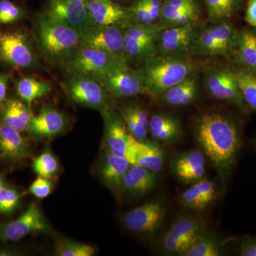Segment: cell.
<instances>
[{
	"mask_svg": "<svg viewBox=\"0 0 256 256\" xmlns=\"http://www.w3.org/2000/svg\"><path fill=\"white\" fill-rule=\"evenodd\" d=\"M15 90L21 100L30 104L48 95L52 92V85L50 82L33 77H24L16 82Z\"/></svg>",
	"mask_w": 256,
	"mask_h": 256,
	"instance_id": "cell-29",
	"label": "cell"
},
{
	"mask_svg": "<svg viewBox=\"0 0 256 256\" xmlns=\"http://www.w3.org/2000/svg\"><path fill=\"white\" fill-rule=\"evenodd\" d=\"M166 214L164 202L154 200L129 210L122 218L126 228L140 234H151L161 226Z\"/></svg>",
	"mask_w": 256,
	"mask_h": 256,
	"instance_id": "cell-11",
	"label": "cell"
},
{
	"mask_svg": "<svg viewBox=\"0 0 256 256\" xmlns=\"http://www.w3.org/2000/svg\"><path fill=\"white\" fill-rule=\"evenodd\" d=\"M236 47L239 58L244 65L256 72V33L242 32L238 36Z\"/></svg>",
	"mask_w": 256,
	"mask_h": 256,
	"instance_id": "cell-33",
	"label": "cell"
},
{
	"mask_svg": "<svg viewBox=\"0 0 256 256\" xmlns=\"http://www.w3.org/2000/svg\"><path fill=\"white\" fill-rule=\"evenodd\" d=\"M163 4L176 9H200L198 0H164Z\"/></svg>",
	"mask_w": 256,
	"mask_h": 256,
	"instance_id": "cell-42",
	"label": "cell"
},
{
	"mask_svg": "<svg viewBox=\"0 0 256 256\" xmlns=\"http://www.w3.org/2000/svg\"><path fill=\"white\" fill-rule=\"evenodd\" d=\"M32 116L26 102L21 99L10 98L2 102V122L20 132L28 130Z\"/></svg>",
	"mask_w": 256,
	"mask_h": 256,
	"instance_id": "cell-26",
	"label": "cell"
},
{
	"mask_svg": "<svg viewBox=\"0 0 256 256\" xmlns=\"http://www.w3.org/2000/svg\"><path fill=\"white\" fill-rule=\"evenodd\" d=\"M22 6L14 4L10 0L0 1V24H9L22 20L26 15Z\"/></svg>",
	"mask_w": 256,
	"mask_h": 256,
	"instance_id": "cell-38",
	"label": "cell"
},
{
	"mask_svg": "<svg viewBox=\"0 0 256 256\" xmlns=\"http://www.w3.org/2000/svg\"><path fill=\"white\" fill-rule=\"evenodd\" d=\"M130 166L126 158L112 154L106 148L100 166L102 182L114 193L124 192V178Z\"/></svg>",
	"mask_w": 256,
	"mask_h": 256,
	"instance_id": "cell-21",
	"label": "cell"
},
{
	"mask_svg": "<svg viewBox=\"0 0 256 256\" xmlns=\"http://www.w3.org/2000/svg\"><path fill=\"white\" fill-rule=\"evenodd\" d=\"M89 14L96 25L126 28L132 24L130 9L112 0H86Z\"/></svg>",
	"mask_w": 256,
	"mask_h": 256,
	"instance_id": "cell-16",
	"label": "cell"
},
{
	"mask_svg": "<svg viewBox=\"0 0 256 256\" xmlns=\"http://www.w3.org/2000/svg\"><path fill=\"white\" fill-rule=\"evenodd\" d=\"M166 28L161 24L132 23L124 31V56L128 64H142L159 54L158 40L160 32Z\"/></svg>",
	"mask_w": 256,
	"mask_h": 256,
	"instance_id": "cell-5",
	"label": "cell"
},
{
	"mask_svg": "<svg viewBox=\"0 0 256 256\" xmlns=\"http://www.w3.org/2000/svg\"><path fill=\"white\" fill-rule=\"evenodd\" d=\"M233 72L244 101L256 110V72L246 70Z\"/></svg>",
	"mask_w": 256,
	"mask_h": 256,
	"instance_id": "cell-35",
	"label": "cell"
},
{
	"mask_svg": "<svg viewBox=\"0 0 256 256\" xmlns=\"http://www.w3.org/2000/svg\"><path fill=\"white\" fill-rule=\"evenodd\" d=\"M54 183L50 178L38 176L32 184L28 192L37 198H44L50 196L53 190Z\"/></svg>",
	"mask_w": 256,
	"mask_h": 256,
	"instance_id": "cell-41",
	"label": "cell"
},
{
	"mask_svg": "<svg viewBox=\"0 0 256 256\" xmlns=\"http://www.w3.org/2000/svg\"><path fill=\"white\" fill-rule=\"evenodd\" d=\"M4 181H3V178L0 176V191L2 190L3 188H4Z\"/></svg>",
	"mask_w": 256,
	"mask_h": 256,
	"instance_id": "cell-47",
	"label": "cell"
},
{
	"mask_svg": "<svg viewBox=\"0 0 256 256\" xmlns=\"http://www.w3.org/2000/svg\"><path fill=\"white\" fill-rule=\"evenodd\" d=\"M33 42L22 30H0V62L16 68H37L40 62Z\"/></svg>",
	"mask_w": 256,
	"mask_h": 256,
	"instance_id": "cell-6",
	"label": "cell"
},
{
	"mask_svg": "<svg viewBox=\"0 0 256 256\" xmlns=\"http://www.w3.org/2000/svg\"><path fill=\"white\" fill-rule=\"evenodd\" d=\"M156 173L146 168L130 165L124 178V192L130 196H142L156 186Z\"/></svg>",
	"mask_w": 256,
	"mask_h": 256,
	"instance_id": "cell-25",
	"label": "cell"
},
{
	"mask_svg": "<svg viewBox=\"0 0 256 256\" xmlns=\"http://www.w3.org/2000/svg\"><path fill=\"white\" fill-rule=\"evenodd\" d=\"M148 130L154 140L172 143L181 137L182 129L180 120L174 114L158 112L150 118Z\"/></svg>",
	"mask_w": 256,
	"mask_h": 256,
	"instance_id": "cell-24",
	"label": "cell"
},
{
	"mask_svg": "<svg viewBox=\"0 0 256 256\" xmlns=\"http://www.w3.org/2000/svg\"><path fill=\"white\" fill-rule=\"evenodd\" d=\"M124 31L120 26L96 24L82 35L80 46L124 56Z\"/></svg>",
	"mask_w": 256,
	"mask_h": 256,
	"instance_id": "cell-18",
	"label": "cell"
},
{
	"mask_svg": "<svg viewBox=\"0 0 256 256\" xmlns=\"http://www.w3.org/2000/svg\"><path fill=\"white\" fill-rule=\"evenodd\" d=\"M55 252L58 256H92L96 254V249L84 242L62 239L57 242Z\"/></svg>",
	"mask_w": 256,
	"mask_h": 256,
	"instance_id": "cell-37",
	"label": "cell"
},
{
	"mask_svg": "<svg viewBox=\"0 0 256 256\" xmlns=\"http://www.w3.org/2000/svg\"><path fill=\"white\" fill-rule=\"evenodd\" d=\"M200 9L180 10L163 4L159 21L166 28L195 23L198 18Z\"/></svg>",
	"mask_w": 256,
	"mask_h": 256,
	"instance_id": "cell-31",
	"label": "cell"
},
{
	"mask_svg": "<svg viewBox=\"0 0 256 256\" xmlns=\"http://www.w3.org/2000/svg\"><path fill=\"white\" fill-rule=\"evenodd\" d=\"M112 97L129 98L146 94L140 70L130 68L95 76Z\"/></svg>",
	"mask_w": 256,
	"mask_h": 256,
	"instance_id": "cell-14",
	"label": "cell"
},
{
	"mask_svg": "<svg viewBox=\"0 0 256 256\" xmlns=\"http://www.w3.org/2000/svg\"><path fill=\"white\" fill-rule=\"evenodd\" d=\"M64 89L68 100L77 105L104 112L112 97L95 76L85 74L66 75Z\"/></svg>",
	"mask_w": 256,
	"mask_h": 256,
	"instance_id": "cell-7",
	"label": "cell"
},
{
	"mask_svg": "<svg viewBox=\"0 0 256 256\" xmlns=\"http://www.w3.org/2000/svg\"><path fill=\"white\" fill-rule=\"evenodd\" d=\"M207 92L216 100L244 107L245 101L239 89L234 72L228 69H208L204 76Z\"/></svg>",
	"mask_w": 256,
	"mask_h": 256,
	"instance_id": "cell-12",
	"label": "cell"
},
{
	"mask_svg": "<svg viewBox=\"0 0 256 256\" xmlns=\"http://www.w3.org/2000/svg\"><path fill=\"white\" fill-rule=\"evenodd\" d=\"M21 195L14 188L4 186L0 191V213L10 214L12 213L20 203Z\"/></svg>",
	"mask_w": 256,
	"mask_h": 256,
	"instance_id": "cell-40",
	"label": "cell"
},
{
	"mask_svg": "<svg viewBox=\"0 0 256 256\" xmlns=\"http://www.w3.org/2000/svg\"><path fill=\"white\" fill-rule=\"evenodd\" d=\"M194 62L186 55L158 54L142 64L146 95L159 98L162 94L194 74Z\"/></svg>",
	"mask_w": 256,
	"mask_h": 256,
	"instance_id": "cell-3",
	"label": "cell"
},
{
	"mask_svg": "<svg viewBox=\"0 0 256 256\" xmlns=\"http://www.w3.org/2000/svg\"><path fill=\"white\" fill-rule=\"evenodd\" d=\"M222 246L216 236L204 230L194 239L182 256H220Z\"/></svg>",
	"mask_w": 256,
	"mask_h": 256,
	"instance_id": "cell-30",
	"label": "cell"
},
{
	"mask_svg": "<svg viewBox=\"0 0 256 256\" xmlns=\"http://www.w3.org/2000/svg\"><path fill=\"white\" fill-rule=\"evenodd\" d=\"M130 9L132 23L146 25L158 23L144 0H136Z\"/></svg>",
	"mask_w": 256,
	"mask_h": 256,
	"instance_id": "cell-39",
	"label": "cell"
},
{
	"mask_svg": "<svg viewBox=\"0 0 256 256\" xmlns=\"http://www.w3.org/2000/svg\"><path fill=\"white\" fill-rule=\"evenodd\" d=\"M62 68L66 76L78 74L100 76L126 70L130 66L124 55L80 46Z\"/></svg>",
	"mask_w": 256,
	"mask_h": 256,
	"instance_id": "cell-4",
	"label": "cell"
},
{
	"mask_svg": "<svg viewBox=\"0 0 256 256\" xmlns=\"http://www.w3.org/2000/svg\"><path fill=\"white\" fill-rule=\"evenodd\" d=\"M32 169L38 176L52 178L60 170L58 160L50 151H44L34 160Z\"/></svg>",
	"mask_w": 256,
	"mask_h": 256,
	"instance_id": "cell-36",
	"label": "cell"
},
{
	"mask_svg": "<svg viewBox=\"0 0 256 256\" xmlns=\"http://www.w3.org/2000/svg\"><path fill=\"white\" fill-rule=\"evenodd\" d=\"M240 0H205L208 18L213 22L227 21L235 14Z\"/></svg>",
	"mask_w": 256,
	"mask_h": 256,
	"instance_id": "cell-34",
	"label": "cell"
},
{
	"mask_svg": "<svg viewBox=\"0 0 256 256\" xmlns=\"http://www.w3.org/2000/svg\"><path fill=\"white\" fill-rule=\"evenodd\" d=\"M240 256H256V239H250L242 242Z\"/></svg>",
	"mask_w": 256,
	"mask_h": 256,
	"instance_id": "cell-44",
	"label": "cell"
},
{
	"mask_svg": "<svg viewBox=\"0 0 256 256\" xmlns=\"http://www.w3.org/2000/svg\"><path fill=\"white\" fill-rule=\"evenodd\" d=\"M203 230L200 220L184 216L175 220L168 233L175 238L188 242L191 246L192 242Z\"/></svg>",
	"mask_w": 256,
	"mask_h": 256,
	"instance_id": "cell-32",
	"label": "cell"
},
{
	"mask_svg": "<svg viewBox=\"0 0 256 256\" xmlns=\"http://www.w3.org/2000/svg\"><path fill=\"white\" fill-rule=\"evenodd\" d=\"M32 38L44 60L63 68L80 46L82 35L42 12L35 18Z\"/></svg>",
	"mask_w": 256,
	"mask_h": 256,
	"instance_id": "cell-2",
	"label": "cell"
},
{
	"mask_svg": "<svg viewBox=\"0 0 256 256\" xmlns=\"http://www.w3.org/2000/svg\"><path fill=\"white\" fill-rule=\"evenodd\" d=\"M238 36L232 24L220 22L197 33L188 54L194 56L228 54L236 47Z\"/></svg>",
	"mask_w": 256,
	"mask_h": 256,
	"instance_id": "cell-8",
	"label": "cell"
},
{
	"mask_svg": "<svg viewBox=\"0 0 256 256\" xmlns=\"http://www.w3.org/2000/svg\"><path fill=\"white\" fill-rule=\"evenodd\" d=\"M198 96V78L194 74L188 76L174 86L170 88L160 96L166 105L180 107L190 105Z\"/></svg>",
	"mask_w": 256,
	"mask_h": 256,
	"instance_id": "cell-28",
	"label": "cell"
},
{
	"mask_svg": "<svg viewBox=\"0 0 256 256\" xmlns=\"http://www.w3.org/2000/svg\"><path fill=\"white\" fill-rule=\"evenodd\" d=\"M126 158L130 165L146 168L158 173L164 166V150L156 140H137L130 134Z\"/></svg>",
	"mask_w": 256,
	"mask_h": 256,
	"instance_id": "cell-13",
	"label": "cell"
},
{
	"mask_svg": "<svg viewBox=\"0 0 256 256\" xmlns=\"http://www.w3.org/2000/svg\"><path fill=\"white\" fill-rule=\"evenodd\" d=\"M68 119L55 106L46 105L32 116L28 130L36 139L52 138L62 134L68 126Z\"/></svg>",
	"mask_w": 256,
	"mask_h": 256,
	"instance_id": "cell-17",
	"label": "cell"
},
{
	"mask_svg": "<svg viewBox=\"0 0 256 256\" xmlns=\"http://www.w3.org/2000/svg\"><path fill=\"white\" fill-rule=\"evenodd\" d=\"M245 20L250 26L256 28V0L248 2Z\"/></svg>",
	"mask_w": 256,
	"mask_h": 256,
	"instance_id": "cell-43",
	"label": "cell"
},
{
	"mask_svg": "<svg viewBox=\"0 0 256 256\" xmlns=\"http://www.w3.org/2000/svg\"><path fill=\"white\" fill-rule=\"evenodd\" d=\"M10 80L9 74H0V102H3L6 99Z\"/></svg>",
	"mask_w": 256,
	"mask_h": 256,
	"instance_id": "cell-46",
	"label": "cell"
},
{
	"mask_svg": "<svg viewBox=\"0 0 256 256\" xmlns=\"http://www.w3.org/2000/svg\"><path fill=\"white\" fill-rule=\"evenodd\" d=\"M217 198V190L213 182L202 178L180 195V202L188 210L204 212L210 208Z\"/></svg>",
	"mask_w": 256,
	"mask_h": 256,
	"instance_id": "cell-22",
	"label": "cell"
},
{
	"mask_svg": "<svg viewBox=\"0 0 256 256\" xmlns=\"http://www.w3.org/2000/svg\"><path fill=\"white\" fill-rule=\"evenodd\" d=\"M15 128L0 122V154L4 159L20 161L30 156V144Z\"/></svg>",
	"mask_w": 256,
	"mask_h": 256,
	"instance_id": "cell-23",
	"label": "cell"
},
{
	"mask_svg": "<svg viewBox=\"0 0 256 256\" xmlns=\"http://www.w3.org/2000/svg\"><path fill=\"white\" fill-rule=\"evenodd\" d=\"M50 232V224L40 205L33 202L16 220L0 224V242H16L30 234H46Z\"/></svg>",
	"mask_w": 256,
	"mask_h": 256,
	"instance_id": "cell-10",
	"label": "cell"
},
{
	"mask_svg": "<svg viewBox=\"0 0 256 256\" xmlns=\"http://www.w3.org/2000/svg\"><path fill=\"white\" fill-rule=\"evenodd\" d=\"M43 12L82 36L96 25L88 10L86 0H48Z\"/></svg>",
	"mask_w": 256,
	"mask_h": 256,
	"instance_id": "cell-9",
	"label": "cell"
},
{
	"mask_svg": "<svg viewBox=\"0 0 256 256\" xmlns=\"http://www.w3.org/2000/svg\"><path fill=\"white\" fill-rule=\"evenodd\" d=\"M194 136L220 178H227L242 146L235 121L223 112H205L195 120Z\"/></svg>",
	"mask_w": 256,
	"mask_h": 256,
	"instance_id": "cell-1",
	"label": "cell"
},
{
	"mask_svg": "<svg viewBox=\"0 0 256 256\" xmlns=\"http://www.w3.org/2000/svg\"><path fill=\"white\" fill-rule=\"evenodd\" d=\"M153 16L159 21L163 2L162 0H144Z\"/></svg>",
	"mask_w": 256,
	"mask_h": 256,
	"instance_id": "cell-45",
	"label": "cell"
},
{
	"mask_svg": "<svg viewBox=\"0 0 256 256\" xmlns=\"http://www.w3.org/2000/svg\"><path fill=\"white\" fill-rule=\"evenodd\" d=\"M112 1H114V2H119V1H124V0H112Z\"/></svg>",
	"mask_w": 256,
	"mask_h": 256,
	"instance_id": "cell-48",
	"label": "cell"
},
{
	"mask_svg": "<svg viewBox=\"0 0 256 256\" xmlns=\"http://www.w3.org/2000/svg\"><path fill=\"white\" fill-rule=\"evenodd\" d=\"M197 34L195 23L166 28L160 32L158 40L159 54L186 55Z\"/></svg>",
	"mask_w": 256,
	"mask_h": 256,
	"instance_id": "cell-15",
	"label": "cell"
},
{
	"mask_svg": "<svg viewBox=\"0 0 256 256\" xmlns=\"http://www.w3.org/2000/svg\"><path fill=\"white\" fill-rule=\"evenodd\" d=\"M104 122L106 148L116 156L126 158L130 134L118 110L109 108L101 112Z\"/></svg>",
	"mask_w": 256,
	"mask_h": 256,
	"instance_id": "cell-19",
	"label": "cell"
},
{
	"mask_svg": "<svg viewBox=\"0 0 256 256\" xmlns=\"http://www.w3.org/2000/svg\"><path fill=\"white\" fill-rule=\"evenodd\" d=\"M128 132L137 140L146 139L150 117L143 106L137 104H124L118 109Z\"/></svg>",
	"mask_w": 256,
	"mask_h": 256,
	"instance_id": "cell-27",
	"label": "cell"
},
{
	"mask_svg": "<svg viewBox=\"0 0 256 256\" xmlns=\"http://www.w3.org/2000/svg\"><path fill=\"white\" fill-rule=\"evenodd\" d=\"M173 173L186 184H194L204 178L206 172V158L198 150L185 152L173 160Z\"/></svg>",
	"mask_w": 256,
	"mask_h": 256,
	"instance_id": "cell-20",
	"label": "cell"
}]
</instances>
